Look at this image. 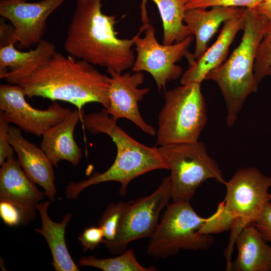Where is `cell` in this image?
<instances>
[{
  "label": "cell",
  "mask_w": 271,
  "mask_h": 271,
  "mask_svg": "<svg viewBox=\"0 0 271 271\" xmlns=\"http://www.w3.org/2000/svg\"><path fill=\"white\" fill-rule=\"evenodd\" d=\"M12 84L20 86L29 98L68 102L80 111L91 102L98 103L105 109L110 105L109 77L86 61L57 52Z\"/></svg>",
  "instance_id": "cell-1"
},
{
  "label": "cell",
  "mask_w": 271,
  "mask_h": 271,
  "mask_svg": "<svg viewBox=\"0 0 271 271\" xmlns=\"http://www.w3.org/2000/svg\"><path fill=\"white\" fill-rule=\"evenodd\" d=\"M101 1L77 0L64 49L78 59L122 73L134 64V39L117 37L116 17L102 12Z\"/></svg>",
  "instance_id": "cell-2"
},
{
  "label": "cell",
  "mask_w": 271,
  "mask_h": 271,
  "mask_svg": "<svg viewBox=\"0 0 271 271\" xmlns=\"http://www.w3.org/2000/svg\"><path fill=\"white\" fill-rule=\"evenodd\" d=\"M81 121L90 133L109 136L116 146L117 153L114 162L106 171L94 173L86 180L70 182L65 191L67 199H75L85 188L108 181L120 183L119 193L124 196L128 185L134 178L153 170L168 169L157 147H148L132 138L102 109L84 114Z\"/></svg>",
  "instance_id": "cell-3"
},
{
  "label": "cell",
  "mask_w": 271,
  "mask_h": 271,
  "mask_svg": "<svg viewBox=\"0 0 271 271\" xmlns=\"http://www.w3.org/2000/svg\"><path fill=\"white\" fill-rule=\"evenodd\" d=\"M267 30V20L262 14L255 8H245L243 33L239 44L227 60L206 77L220 89L229 127L237 120L248 96L257 90L259 83L254 76V66L258 48Z\"/></svg>",
  "instance_id": "cell-4"
},
{
  "label": "cell",
  "mask_w": 271,
  "mask_h": 271,
  "mask_svg": "<svg viewBox=\"0 0 271 271\" xmlns=\"http://www.w3.org/2000/svg\"><path fill=\"white\" fill-rule=\"evenodd\" d=\"M225 185L224 199L202 225L199 232L211 234L231 231L225 252L226 262L229 263L237 236L245 227L254 224L265 204L271 201L268 193L271 177L265 176L254 167L241 168Z\"/></svg>",
  "instance_id": "cell-5"
},
{
  "label": "cell",
  "mask_w": 271,
  "mask_h": 271,
  "mask_svg": "<svg viewBox=\"0 0 271 271\" xmlns=\"http://www.w3.org/2000/svg\"><path fill=\"white\" fill-rule=\"evenodd\" d=\"M156 132L159 146L198 141L207 123L201 83H189L165 92Z\"/></svg>",
  "instance_id": "cell-6"
},
{
  "label": "cell",
  "mask_w": 271,
  "mask_h": 271,
  "mask_svg": "<svg viewBox=\"0 0 271 271\" xmlns=\"http://www.w3.org/2000/svg\"><path fill=\"white\" fill-rule=\"evenodd\" d=\"M157 149L171 171L172 201L190 202L199 186L208 179L226 183L219 166L202 142L175 143Z\"/></svg>",
  "instance_id": "cell-7"
},
{
  "label": "cell",
  "mask_w": 271,
  "mask_h": 271,
  "mask_svg": "<svg viewBox=\"0 0 271 271\" xmlns=\"http://www.w3.org/2000/svg\"><path fill=\"white\" fill-rule=\"evenodd\" d=\"M209 219L199 216L188 201H172L166 209L147 247L149 255L164 258L180 250L208 249L214 239L211 234L199 232Z\"/></svg>",
  "instance_id": "cell-8"
},
{
  "label": "cell",
  "mask_w": 271,
  "mask_h": 271,
  "mask_svg": "<svg viewBox=\"0 0 271 271\" xmlns=\"http://www.w3.org/2000/svg\"><path fill=\"white\" fill-rule=\"evenodd\" d=\"M172 199L170 177H164L157 189L149 195L129 201L115 239L104 243L112 254L127 249L129 243L150 238L158 226L159 215Z\"/></svg>",
  "instance_id": "cell-9"
},
{
  "label": "cell",
  "mask_w": 271,
  "mask_h": 271,
  "mask_svg": "<svg viewBox=\"0 0 271 271\" xmlns=\"http://www.w3.org/2000/svg\"><path fill=\"white\" fill-rule=\"evenodd\" d=\"M143 38L139 32L134 37L137 54L132 71H146L154 79L159 90L166 88L167 84L181 78L183 68L176 63L185 56L194 40L190 35L183 41L172 45L160 44L156 37L154 26L150 24Z\"/></svg>",
  "instance_id": "cell-10"
},
{
  "label": "cell",
  "mask_w": 271,
  "mask_h": 271,
  "mask_svg": "<svg viewBox=\"0 0 271 271\" xmlns=\"http://www.w3.org/2000/svg\"><path fill=\"white\" fill-rule=\"evenodd\" d=\"M25 96L19 85L8 83L0 85V114L25 132L42 136L72 112L56 101L46 109H38L27 102Z\"/></svg>",
  "instance_id": "cell-11"
},
{
  "label": "cell",
  "mask_w": 271,
  "mask_h": 271,
  "mask_svg": "<svg viewBox=\"0 0 271 271\" xmlns=\"http://www.w3.org/2000/svg\"><path fill=\"white\" fill-rule=\"evenodd\" d=\"M66 0H0V15L14 28V37L21 48H30L43 39L48 18Z\"/></svg>",
  "instance_id": "cell-12"
},
{
  "label": "cell",
  "mask_w": 271,
  "mask_h": 271,
  "mask_svg": "<svg viewBox=\"0 0 271 271\" xmlns=\"http://www.w3.org/2000/svg\"><path fill=\"white\" fill-rule=\"evenodd\" d=\"M109 81V106L102 109L108 114L113 120L121 118L132 121L145 133L154 136V128L146 122L139 109L138 103L150 91L151 88H139L144 82L145 76L142 72L133 73H119L110 70Z\"/></svg>",
  "instance_id": "cell-13"
},
{
  "label": "cell",
  "mask_w": 271,
  "mask_h": 271,
  "mask_svg": "<svg viewBox=\"0 0 271 271\" xmlns=\"http://www.w3.org/2000/svg\"><path fill=\"white\" fill-rule=\"evenodd\" d=\"M244 11L223 23L221 32L215 42L199 58L195 59L189 51L185 57L188 68L181 77L182 85L189 83H201L211 71L221 65L225 60L229 49L237 33L244 26Z\"/></svg>",
  "instance_id": "cell-14"
},
{
  "label": "cell",
  "mask_w": 271,
  "mask_h": 271,
  "mask_svg": "<svg viewBox=\"0 0 271 271\" xmlns=\"http://www.w3.org/2000/svg\"><path fill=\"white\" fill-rule=\"evenodd\" d=\"M19 127L10 126V144L17 154V160L27 176L44 190L45 196L55 201L57 193L53 165L44 152L22 136Z\"/></svg>",
  "instance_id": "cell-15"
},
{
  "label": "cell",
  "mask_w": 271,
  "mask_h": 271,
  "mask_svg": "<svg viewBox=\"0 0 271 271\" xmlns=\"http://www.w3.org/2000/svg\"><path fill=\"white\" fill-rule=\"evenodd\" d=\"M83 114V111L75 109L64 120L43 134L40 147L53 166L58 167V163L63 160L73 166L79 165L83 153L75 141L74 132Z\"/></svg>",
  "instance_id": "cell-16"
},
{
  "label": "cell",
  "mask_w": 271,
  "mask_h": 271,
  "mask_svg": "<svg viewBox=\"0 0 271 271\" xmlns=\"http://www.w3.org/2000/svg\"><path fill=\"white\" fill-rule=\"evenodd\" d=\"M1 166L0 201L36 209V206L44 200L45 194L37 188L14 156L8 157Z\"/></svg>",
  "instance_id": "cell-17"
},
{
  "label": "cell",
  "mask_w": 271,
  "mask_h": 271,
  "mask_svg": "<svg viewBox=\"0 0 271 271\" xmlns=\"http://www.w3.org/2000/svg\"><path fill=\"white\" fill-rule=\"evenodd\" d=\"M56 52L55 45L43 39L33 50L21 51L10 43L0 47V78L12 84L45 63Z\"/></svg>",
  "instance_id": "cell-18"
},
{
  "label": "cell",
  "mask_w": 271,
  "mask_h": 271,
  "mask_svg": "<svg viewBox=\"0 0 271 271\" xmlns=\"http://www.w3.org/2000/svg\"><path fill=\"white\" fill-rule=\"evenodd\" d=\"M244 9L215 7L209 10L202 8L186 10L184 22L196 41L193 57L197 59L207 50L208 42L221 24L239 15Z\"/></svg>",
  "instance_id": "cell-19"
},
{
  "label": "cell",
  "mask_w": 271,
  "mask_h": 271,
  "mask_svg": "<svg viewBox=\"0 0 271 271\" xmlns=\"http://www.w3.org/2000/svg\"><path fill=\"white\" fill-rule=\"evenodd\" d=\"M236 259L230 270L271 271V245L265 242L254 224L245 227L237 236Z\"/></svg>",
  "instance_id": "cell-20"
},
{
  "label": "cell",
  "mask_w": 271,
  "mask_h": 271,
  "mask_svg": "<svg viewBox=\"0 0 271 271\" xmlns=\"http://www.w3.org/2000/svg\"><path fill=\"white\" fill-rule=\"evenodd\" d=\"M50 204L51 201H46L36 206V208L40 215L42 227L35 229V231L46 240L52 255L51 264L56 271H78V267L68 251L65 237L66 227L72 214L68 213L61 222H55L48 215V208Z\"/></svg>",
  "instance_id": "cell-21"
},
{
  "label": "cell",
  "mask_w": 271,
  "mask_h": 271,
  "mask_svg": "<svg viewBox=\"0 0 271 271\" xmlns=\"http://www.w3.org/2000/svg\"><path fill=\"white\" fill-rule=\"evenodd\" d=\"M149 1L156 4L161 18L163 44L169 45L179 43L191 35L184 22L185 6L188 0H142L140 8L143 25L140 28L141 33L150 24L146 7Z\"/></svg>",
  "instance_id": "cell-22"
},
{
  "label": "cell",
  "mask_w": 271,
  "mask_h": 271,
  "mask_svg": "<svg viewBox=\"0 0 271 271\" xmlns=\"http://www.w3.org/2000/svg\"><path fill=\"white\" fill-rule=\"evenodd\" d=\"M88 266L103 271H155L154 266L145 267L138 261L132 249L125 250L117 256L99 259L94 256L81 257L78 266Z\"/></svg>",
  "instance_id": "cell-23"
},
{
  "label": "cell",
  "mask_w": 271,
  "mask_h": 271,
  "mask_svg": "<svg viewBox=\"0 0 271 271\" xmlns=\"http://www.w3.org/2000/svg\"><path fill=\"white\" fill-rule=\"evenodd\" d=\"M128 202H112L107 206L98 222V226L104 234L103 243L111 242L115 239Z\"/></svg>",
  "instance_id": "cell-24"
},
{
  "label": "cell",
  "mask_w": 271,
  "mask_h": 271,
  "mask_svg": "<svg viewBox=\"0 0 271 271\" xmlns=\"http://www.w3.org/2000/svg\"><path fill=\"white\" fill-rule=\"evenodd\" d=\"M36 210L0 201V216L6 224L11 226L27 225L36 217Z\"/></svg>",
  "instance_id": "cell-25"
},
{
  "label": "cell",
  "mask_w": 271,
  "mask_h": 271,
  "mask_svg": "<svg viewBox=\"0 0 271 271\" xmlns=\"http://www.w3.org/2000/svg\"><path fill=\"white\" fill-rule=\"evenodd\" d=\"M271 67V32L266 33L258 48L254 66L255 78L259 83Z\"/></svg>",
  "instance_id": "cell-26"
},
{
  "label": "cell",
  "mask_w": 271,
  "mask_h": 271,
  "mask_svg": "<svg viewBox=\"0 0 271 271\" xmlns=\"http://www.w3.org/2000/svg\"><path fill=\"white\" fill-rule=\"evenodd\" d=\"M263 0H188L185 8L186 10L202 8L207 9L215 7H245L254 9Z\"/></svg>",
  "instance_id": "cell-27"
},
{
  "label": "cell",
  "mask_w": 271,
  "mask_h": 271,
  "mask_svg": "<svg viewBox=\"0 0 271 271\" xmlns=\"http://www.w3.org/2000/svg\"><path fill=\"white\" fill-rule=\"evenodd\" d=\"M104 234L102 229L98 225L90 226L84 229L78 237L84 252L93 250L103 243Z\"/></svg>",
  "instance_id": "cell-28"
},
{
  "label": "cell",
  "mask_w": 271,
  "mask_h": 271,
  "mask_svg": "<svg viewBox=\"0 0 271 271\" xmlns=\"http://www.w3.org/2000/svg\"><path fill=\"white\" fill-rule=\"evenodd\" d=\"M254 225L264 241L271 245V201L265 204Z\"/></svg>",
  "instance_id": "cell-29"
},
{
  "label": "cell",
  "mask_w": 271,
  "mask_h": 271,
  "mask_svg": "<svg viewBox=\"0 0 271 271\" xmlns=\"http://www.w3.org/2000/svg\"><path fill=\"white\" fill-rule=\"evenodd\" d=\"M9 122L0 114V165L2 166L7 158L14 155V150L9 140Z\"/></svg>",
  "instance_id": "cell-30"
},
{
  "label": "cell",
  "mask_w": 271,
  "mask_h": 271,
  "mask_svg": "<svg viewBox=\"0 0 271 271\" xmlns=\"http://www.w3.org/2000/svg\"><path fill=\"white\" fill-rule=\"evenodd\" d=\"M255 9L266 18L268 25L267 33L271 32V0H263Z\"/></svg>",
  "instance_id": "cell-31"
},
{
  "label": "cell",
  "mask_w": 271,
  "mask_h": 271,
  "mask_svg": "<svg viewBox=\"0 0 271 271\" xmlns=\"http://www.w3.org/2000/svg\"><path fill=\"white\" fill-rule=\"evenodd\" d=\"M267 76H271V67L269 69L268 72H267Z\"/></svg>",
  "instance_id": "cell-32"
},
{
  "label": "cell",
  "mask_w": 271,
  "mask_h": 271,
  "mask_svg": "<svg viewBox=\"0 0 271 271\" xmlns=\"http://www.w3.org/2000/svg\"><path fill=\"white\" fill-rule=\"evenodd\" d=\"M269 197H270V199L271 200V194H270Z\"/></svg>",
  "instance_id": "cell-33"
},
{
  "label": "cell",
  "mask_w": 271,
  "mask_h": 271,
  "mask_svg": "<svg viewBox=\"0 0 271 271\" xmlns=\"http://www.w3.org/2000/svg\"><path fill=\"white\" fill-rule=\"evenodd\" d=\"M80 1H87V0H80Z\"/></svg>",
  "instance_id": "cell-34"
},
{
  "label": "cell",
  "mask_w": 271,
  "mask_h": 271,
  "mask_svg": "<svg viewBox=\"0 0 271 271\" xmlns=\"http://www.w3.org/2000/svg\"></svg>",
  "instance_id": "cell-35"
}]
</instances>
